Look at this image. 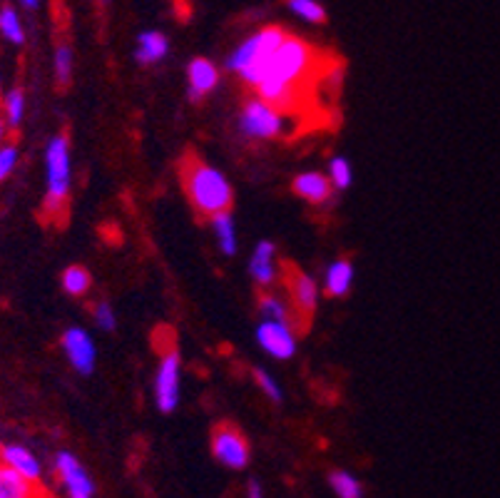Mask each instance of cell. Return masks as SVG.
<instances>
[{"instance_id": "d4e9b609", "label": "cell", "mask_w": 500, "mask_h": 498, "mask_svg": "<svg viewBox=\"0 0 500 498\" xmlns=\"http://www.w3.org/2000/svg\"><path fill=\"white\" fill-rule=\"evenodd\" d=\"M289 10L306 23H314V25L326 23V10L316 0H289Z\"/></svg>"}, {"instance_id": "3957f363", "label": "cell", "mask_w": 500, "mask_h": 498, "mask_svg": "<svg viewBox=\"0 0 500 498\" xmlns=\"http://www.w3.org/2000/svg\"><path fill=\"white\" fill-rule=\"evenodd\" d=\"M70 202V140L67 135H55L45 150V199L43 212L50 219L63 222Z\"/></svg>"}, {"instance_id": "9a60e30c", "label": "cell", "mask_w": 500, "mask_h": 498, "mask_svg": "<svg viewBox=\"0 0 500 498\" xmlns=\"http://www.w3.org/2000/svg\"><path fill=\"white\" fill-rule=\"evenodd\" d=\"M0 461L33 481H40V476H43V466H40L38 456L25 446H20V443H5L0 449Z\"/></svg>"}, {"instance_id": "30bf717a", "label": "cell", "mask_w": 500, "mask_h": 498, "mask_svg": "<svg viewBox=\"0 0 500 498\" xmlns=\"http://www.w3.org/2000/svg\"><path fill=\"white\" fill-rule=\"evenodd\" d=\"M63 349H65L67 361L80 371V374H93L95 361H97V349L93 337L80 327H70L63 334Z\"/></svg>"}, {"instance_id": "ac0fdd59", "label": "cell", "mask_w": 500, "mask_h": 498, "mask_svg": "<svg viewBox=\"0 0 500 498\" xmlns=\"http://www.w3.org/2000/svg\"><path fill=\"white\" fill-rule=\"evenodd\" d=\"M170 50V43L162 36L160 30H145L140 38H137V50H135V57L140 66H155L160 63L162 57L167 56Z\"/></svg>"}, {"instance_id": "44dd1931", "label": "cell", "mask_w": 500, "mask_h": 498, "mask_svg": "<svg viewBox=\"0 0 500 498\" xmlns=\"http://www.w3.org/2000/svg\"><path fill=\"white\" fill-rule=\"evenodd\" d=\"M329 483L339 498H364V486L349 471H331Z\"/></svg>"}, {"instance_id": "4dcf8cb0", "label": "cell", "mask_w": 500, "mask_h": 498, "mask_svg": "<svg viewBox=\"0 0 500 498\" xmlns=\"http://www.w3.org/2000/svg\"><path fill=\"white\" fill-rule=\"evenodd\" d=\"M5 135H8V123H5V117H3V110H0V145L5 140Z\"/></svg>"}, {"instance_id": "5bb4252c", "label": "cell", "mask_w": 500, "mask_h": 498, "mask_svg": "<svg viewBox=\"0 0 500 498\" xmlns=\"http://www.w3.org/2000/svg\"><path fill=\"white\" fill-rule=\"evenodd\" d=\"M292 188L309 205H324L326 199H331V192H334L331 179L326 175H321V172H304V175L294 179Z\"/></svg>"}, {"instance_id": "277c9868", "label": "cell", "mask_w": 500, "mask_h": 498, "mask_svg": "<svg viewBox=\"0 0 500 498\" xmlns=\"http://www.w3.org/2000/svg\"><path fill=\"white\" fill-rule=\"evenodd\" d=\"M284 38H286V33H284L282 28H276V25L256 30L255 36H249V38L232 53V57L227 60L229 70H232L235 76L242 77L246 85L255 87V85L262 80V73H265L269 57L274 56V50L279 47V43H282Z\"/></svg>"}, {"instance_id": "e0dca14e", "label": "cell", "mask_w": 500, "mask_h": 498, "mask_svg": "<svg viewBox=\"0 0 500 498\" xmlns=\"http://www.w3.org/2000/svg\"><path fill=\"white\" fill-rule=\"evenodd\" d=\"M274 249L276 247L272 242H259L255 249V257H252V262H249V272L255 277V282L259 287H272L276 282V264H274Z\"/></svg>"}, {"instance_id": "6da1fadb", "label": "cell", "mask_w": 500, "mask_h": 498, "mask_svg": "<svg viewBox=\"0 0 500 498\" xmlns=\"http://www.w3.org/2000/svg\"><path fill=\"white\" fill-rule=\"evenodd\" d=\"M316 70H321L319 50L296 36H286L269 57L262 80L255 85L256 97L276 105L284 113H296Z\"/></svg>"}, {"instance_id": "4316f807", "label": "cell", "mask_w": 500, "mask_h": 498, "mask_svg": "<svg viewBox=\"0 0 500 498\" xmlns=\"http://www.w3.org/2000/svg\"><path fill=\"white\" fill-rule=\"evenodd\" d=\"M329 179L336 189H346L354 182V172L346 158H334L329 162Z\"/></svg>"}, {"instance_id": "ba28073f", "label": "cell", "mask_w": 500, "mask_h": 498, "mask_svg": "<svg viewBox=\"0 0 500 498\" xmlns=\"http://www.w3.org/2000/svg\"><path fill=\"white\" fill-rule=\"evenodd\" d=\"M286 291L292 300V314L302 327L312 321L319 301V287L309 274H304L299 267H286Z\"/></svg>"}, {"instance_id": "d6a6232c", "label": "cell", "mask_w": 500, "mask_h": 498, "mask_svg": "<svg viewBox=\"0 0 500 498\" xmlns=\"http://www.w3.org/2000/svg\"><path fill=\"white\" fill-rule=\"evenodd\" d=\"M20 3H23L28 10H35L40 5V0H20Z\"/></svg>"}, {"instance_id": "836d02e7", "label": "cell", "mask_w": 500, "mask_h": 498, "mask_svg": "<svg viewBox=\"0 0 500 498\" xmlns=\"http://www.w3.org/2000/svg\"><path fill=\"white\" fill-rule=\"evenodd\" d=\"M0 95H3V85H0Z\"/></svg>"}, {"instance_id": "484cf974", "label": "cell", "mask_w": 500, "mask_h": 498, "mask_svg": "<svg viewBox=\"0 0 500 498\" xmlns=\"http://www.w3.org/2000/svg\"><path fill=\"white\" fill-rule=\"evenodd\" d=\"M55 77L60 87H67L73 80V50L70 46H57L55 50Z\"/></svg>"}, {"instance_id": "4fadbf2b", "label": "cell", "mask_w": 500, "mask_h": 498, "mask_svg": "<svg viewBox=\"0 0 500 498\" xmlns=\"http://www.w3.org/2000/svg\"><path fill=\"white\" fill-rule=\"evenodd\" d=\"M0 498H45L38 481L23 476L0 461Z\"/></svg>"}, {"instance_id": "f546056e", "label": "cell", "mask_w": 500, "mask_h": 498, "mask_svg": "<svg viewBox=\"0 0 500 498\" xmlns=\"http://www.w3.org/2000/svg\"><path fill=\"white\" fill-rule=\"evenodd\" d=\"M255 379H256V384L262 386V391H265L272 401H282V389H279V384H276V379H274V376L266 374L265 369H256Z\"/></svg>"}, {"instance_id": "9c48e42d", "label": "cell", "mask_w": 500, "mask_h": 498, "mask_svg": "<svg viewBox=\"0 0 500 498\" xmlns=\"http://www.w3.org/2000/svg\"><path fill=\"white\" fill-rule=\"evenodd\" d=\"M256 339L266 354L274 359H292L296 354V334L292 324L265 320L256 330Z\"/></svg>"}, {"instance_id": "7c38bea8", "label": "cell", "mask_w": 500, "mask_h": 498, "mask_svg": "<svg viewBox=\"0 0 500 498\" xmlns=\"http://www.w3.org/2000/svg\"><path fill=\"white\" fill-rule=\"evenodd\" d=\"M187 80L189 100H192V103H199L202 97H207V95L219 85V70L212 60H207V57H195L187 67Z\"/></svg>"}, {"instance_id": "603a6c76", "label": "cell", "mask_w": 500, "mask_h": 498, "mask_svg": "<svg viewBox=\"0 0 500 498\" xmlns=\"http://www.w3.org/2000/svg\"><path fill=\"white\" fill-rule=\"evenodd\" d=\"M259 310L265 314V320L272 321H284V324H292V310H289V304L282 300V297H276V294H262L259 297Z\"/></svg>"}, {"instance_id": "5b68a950", "label": "cell", "mask_w": 500, "mask_h": 498, "mask_svg": "<svg viewBox=\"0 0 500 498\" xmlns=\"http://www.w3.org/2000/svg\"><path fill=\"white\" fill-rule=\"evenodd\" d=\"M239 130L252 140H274L292 132V113H284L262 97L246 100L239 113Z\"/></svg>"}, {"instance_id": "d6986e66", "label": "cell", "mask_w": 500, "mask_h": 498, "mask_svg": "<svg viewBox=\"0 0 500 498\" xmlns=\"http://www.w3.org/2000/svg\"><path fill=\"white\" fill-rule=\"evenodd\" d=\"M212 229H215V237H217L219 247L225 254H236V227L232 212H219V215L212 217Z\"/></svg>"}, {"instance_id": "83f0119b", "label": "cell", "mask_w": 500, "mask_h": 498, "mask_svg": "<svg viewBox=\"0 0 500 498\" xmlns=\"http://www.w3.org/2000/svg\"><path fill=\"white\" fill-rule=\"evenodd\" d=\"M20 152L15 145H0V182L13 175V169L18 168Z\"/></svg>"}, {"instance_id": "7a4b0ae2", "label": "cell", "mask_w": 500, "mask_h": 498, "mask_svg": "<svg viewBox=\"0 0 500 498\" xmlns=\"http://www.w3.org/2000/svg\"><path fill=\"white\" fill-rule=\"evenodd\" d=\"M180 179L185 195L192 202V208L197 209L202 217L229 212L235 202V189L229 185V179L202 160L195 152H187L180 162Z\"/></svg>"}, {"instance_id": "7402d4cb", "label": "cell", "mask_w": 500, "mask_h": 498, "mask_svg": "<svg viewBox=\"0 0 500 498\" xmlns=\"http://www.w3.org/2000/svg\"><path fill=\"white\" fill-rule=\"evenodd\" d=\"M0 33H3V38L10 40L13 46H23V43H25V30H23L20 15L10 8V5H3V8H0Z\"/></svg>"}, {"instance_id": "2e32d148", "label": "cell", "mask_w": 500, "mask_h": 498, "mask_svg": "<svg viewBox=\"0 0 500 498\" xmlns=\"http://www.w3.org/2000/svg\"><path fill=\"white\" fill-rule=\"evenodd\" d=\"M351 284H354V264L349 259L331 262L329 269H326V277H324V294L329 300H339V297L349 294Z\"/></svg>"}, {"instance_id": "f1b7e54d", "label": "cell", "mask_w": 500, "mask_h": 498, "mask_svg": "<svg viewBox=\"0 0 500 498\" xmlns=\"http://www.w3.org/2000/svg\"><path fill=\"white\" fill-rule=\"evenodd\" d=\"M93 317H95V324L100 327V330L105 331H113L115 330V311L113 307L107 304V301H100V304H95V310H93Z\"/></svg>"}, {"instance_id": "52a82bcc", "label": "cell", "mask_w": 500, "mask_h": 498, "mask_svg": "<svg viewBox=\"0 0 500 498\" xmlns=\"http://www.w3.org/2000/svg\"><path fill=\"white\" fill-rule=\"evenodd\" d=\"M212 453L219 463H225L227 469H246V463L252 459L249 442L236 423H219L212 432Z\"/></svg>"}, {"instance_id": "1f68e13d", "label": "cell", "mask_w": 500, "mask_h": 498, "mask_svg": "<svg viewBox=\"0 0 500 498\" xmlns=\"http://www.w3.org/2000/svg\"><path fill=\"white\" fill-rule=\"evenodd\" d=\"M249 498H262V491H259V483H252V486H249Z\"/></svg>"}, {"instance_id": "8992f818", "label": "cell", "mask_w": 500, "mask_h": 498, "mask_svg": "<svg viewBox=\"0 0 500 498\" xmlns=\"http://www.w3.org/2000/svg\"><path fill=\"white\" fill-rule=\"evenodd\" d=\"M182 359L177 347L162 349V361L155 376V401L162 414H172L180 404V371Z\"/></svg>"}, {"instance_id": "8fae6325", "label": "cell", "mask_w": 500, "mask_h": 498, "mask_svg": "<svg viewBox=\"0 0 500 498\" xmlns=\"http://www.w3.org/2000/svg\"><path fill=\"white\" fill-rule=\"evenodd\" d=\"M55 469L60 481L65 483L70 498H93L95 496V483L87 476L83 463L73 456L70 452H60L55 456Z\"/></svg>"}, {"instance_id": "cb8c5ba5", "label": "cell", "mask_w": 500, "mask_h": 498, "mask_svg": "<svg viewBox=\"0 0 500 498\" xmlns=\"http://www.w3.org/2000/svg\"><path fill=\"white\" fill-rule=\"evenodd\" d=\"M3 117H5V123L8 127H18L23 123V115H25V93L15 87V90H10L5 97H3Z\"/></svg>"}, {"instance_id": "ffe728a7", "label": "cell", "mask_w": 500, "mask_h": 498, "mask_svg": "<svg viewBox=\"0 0 500 498\" xmlns=\"http://www.w3.org/2000/svg\"><path fill=\"white\" fill-rule=\"evenodd\" d=\"M90 287H93V274L87 272L85 267L73 264V267H67L65 272H63V290L70 297H85Z\"/></svg>"}]
</instances>
